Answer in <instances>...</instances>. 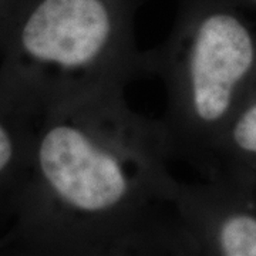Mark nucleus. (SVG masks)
<instances>
[{
	"mask_svg": "<svg viewBox=\"0 0 256 256\" xmlns=\"http://www.w3.org/2000/svg\"><path fill=\"white\" fill-rule=\"evenodd\" d=\"M40 235L42 256H200L174 201L104 224L40 229Z\"/></svg>",
	"mask_w": 256,
	"mask_h": 256,
	"instance_id": "4",
	"label": "nucleus"
},
{
	"mask_svg": "<svg viewBox=\"0 0 256 256\" xmlns=\"http://www.w3.org/2000/svg\"><path fill=\"white\" fill-rule=\"evenodd\" d=\"M174 202L200 256H256V215L229 204L216 184L181 182Z\"/></svg>",
	"mask_w": 256,
	"mask_h": 256,
	"instance_id": "5",
	"label": "nucleus"
},
{
	"mask_svg": "<svg viewBox=\"0 0 256 256\" xmlns=\"http://www.w3.org/2000/svg\"><path fill=\"white\" fill-rule=\"evenodd\" d=\"M32 141L0 114V181L12 178L18 168L28 164Z\"/></svg>",
	"mask_w": 256,
	"mask_h": 256,
	"instance_id": "6",
	"label": "nucleus"
},
{
	"mask_svg": "<svg viewBox=\"0 0 256 256\" xmlns=\"http://www.w3.org/2000/svg\"><path fill=\"white\" fill-rule=\"evenodd\" d=\"M18 0H0V28L2 24H6L10 22V18L13 16Z\"/></svg>",
	"mask_w": 256,
	"mask_h": 256,
	"instance_id": "8",
	"label": "nucleus"
},
{
	"mask_svg": "<svg viewBox=\"0 0 256 256\" xmlns=\"http://www.w3.org/2000/svg\"><path fill=\"white\" fill-rule=\"evenodd\" d=\"M222 144L230 146L239 156L256 158V100L248 102L230 120L216 151Z\"/></svg>",
	"mask_w": 256,
	"mask_h": 256,
	"instance_id": "7",
	"label": "nucleus"
},
{
	"mask_svg": "<svg viewBox=\"0 0 256 256\" xmlns=\"http://www.w3.org/2000/svg\"><path fill=\"white\" fill-rule=\"evenodd\" d=\"M249 2H252V3H256V0H249Z\"/></svg>",
	"mask_w": 256,
	"mask_h": 256,
	"instance_id": "9",
	"label": "nucleus"
},
{
	"mask_svg": "<svg viewBox=\"0 0 256 256\" xmlns=\"http://www.w3.org/2000/svg\"><path fill=\"white\" fill-rule=\"evenodd\" d=\"M142 3L18 0L9 22V94L44 114L90 92L126 88L144 74L136 36Z\"/></svg>",
	"mask_w": 256,
	"mask_h": 256,
	"instance_id": "2",
	"label": "nucleus"
},
{
	"mask_svg": "<svg viewBox=\"0 0 256 256\" xmlns=\"http://www.w3.org/2000/svg\"><path fill=\"white\" fill-rule=\"evenodd\" d=\"M255 67V37L228 2L176 0L168 37L144 52V74L164 84L161 122L174 158L208 168Z\"/></svg>",
	"mask_w": 256,
	"mask_h": 256,
	"instance_id": "3",
	"label": "nucleus"
},
{
	"mask_svg": "<svg viewBox=\"0 0 256 256\" xmlns=\"http://www.w3.org/2000/svg\"><path fill=\"white\" fill-rule=\"evenodd\" d=\"M32 141L40 229L121 220L174 201L180 184L161 120L131 108L126 88H106L43 114Z\"/></svg>",
	"mask_w": 256,
	"mask_h": 256,
	"instance_id": "1",
	"label": "nucleus"
}]
</instances>
